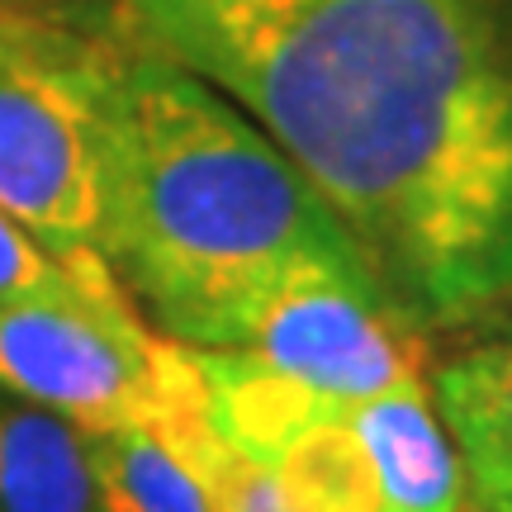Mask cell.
Masks as SVG:
<instances>
[{"label": "cell", "instance_id": "cell-6", "mask_svg": "<svg viewBox=\"0 0 512 512\" xmlns=\"http://www.w3.org/2000/svg\"><path fill=\"white\" fill-rule=\"evenodd\" d=\"M375 475L380 512H479L470 475L437 413L432 384L394 389L342 408Z\"/></svg>", "mask_w": 512, "mask_h": 512}, {"label": "cell", "instance_id": "cell-4", "mask_svg": "<svg viewBox=\"0 0 512 512\" xmlns=\"http://www.w3.org/2000/svg\"><path fill=\"white\" fill-rule=\"evenodd\" d=\"M166 342L133 299H10L0 304V394L53 408L86 432L147 427Z\"/></svg>", "mask_w": 512, "mask_h": 512}, {"label": "cell", "instance_id": "cell-12", "mask_svg": "<svg viewBox=\"0 0 512 512\" xmlns=\"http://www.w3.org/2000/svg\"><path fill=\"white\" fill-rule=\"evenodd\" d=\"M10 299H128L105 256L62 261L0 209V304Z\"/></svg>", "mask_w": 512, "mask_h": 512}, {"label": "cell", "instance_id": "cell-10", "mask_svg": "<svg viewBox=\"0 0 512 512\" xmlns=\"http://www.w3.org/2000/svg\"><path fill=\"white\" fill-rule=\"evenodd\" d=\"M100 512H214L204 479L147 427L91 432Z\"/></svg>", "mask_w": 512, "mask_h": 512}, {"label": "cell", "instance_id": "cell-2", "mask_svg": "<svg viewBox=\"0 0 512 512\" xmlns=\"http://www.w3.org/2000/svg\"><path fill=\"white\" fill-rule=\"evenodd\" d=\"M100 256L185 347H242L304 266L366 261L299 166L219 86L143 43H95Z\"/></svg>", "mask_w": 512, "mask_h": 512}, {"label": "cell", "instance_id": "cell-15", "mask_svg": "<svg viewBox=\"0 0 512 512\" xmlns=\"http://www.w3.org/2000/svg\"><path fill=\"white\" fill-rule=\"evenodd\" d=\"M494 512H512V494H508V503H503V508H494Z\"/></svg>", "mask_w": 512, "mask_h": 512}, {"label": "cell", "instance_id": "cell-3", "mask_svg": "<svg viewBox=\"0 0 512 512\" xmlns=\"http://www.w3.org/2000/svg\"><path fill=\"white\" fill-rule=\"evenodd\" d=\"M0 209L62 261L100 256L95 38L0 19Z\"/></svg>", "mask_w": 512, "mask_h": 512}, {"label": "cell", "instance_id": "cell-8", "mask_svg": "<svg viewBox=\"0 0 512 512\" xmlns=\"http://www.w3.org/2000/svg\"><path fill=\"white\" fill-rule=\"evenodd\" d=\"M195 366L204 380L209 427L233 451L266 465H275V456L313 422L342 413L242 347H195Z\"/></svg>", "mask_w": 512, "mask_h": 512}, {"label": "cell", "instance_id": "cell-5", "mask_svg": "<svg viewBox=\"0 0 512 512\" xmlns=\"http://www.w3.org/2000/svg\"><path fill=\"white\" fill-rule=\"evenodd\" d=\"M242 351L332 408L394 389H427V332L413 328L370 271L304 266L256 309Z\"/></svg>", "mask_w": 512, "mask_h": 512}, {"label": "cell", "instance_id": "cell-1", "mask_svg": "<svg viewBox=\"0 0 512 512\" xmlns=\"http://www.w3.org/2000/svg\"><path fill=\"white\" fill-rule=\"evenodd\" d=\"M252 114L422 332L512 304V0H133Z\"/></svg>", "mask_w": 512, "mask_h": 512}, {"label": "cell", "instance_id": "cell-7", "mask_svg": "<svg viewBox=\"0 0 512 512\" xmlns=\"http://www.w3.org/2000/svg\"><path fill=\"white\" fill-rule=\"evenodd\" d=\"M432 399L456 437L479 512L512 494V332L451 356L432 380Z\"/></svg>", "mask_w": 512, "mask_h": 512}, {"label": "cell", "instance_id": "cell-9", "mask_svg": "<svg viewBox=\"0 0 512 512\" xmlns=\"http://www.w3.org/2000/svg\"><path fill=\"white\" fill-rule=\"evenodd\" d=\"M0 512H100L91 432L0 394Z\"/></svg>", "mask_w": 512, "mask_h": 512}, {"label": "cell", "instance_id": "cell-11", "mask_svg": "<svg viewBox=\"0 0 512 512\" xmlns=\"http://www.w3.org/2000/svg\"><path fill=\"white\" fill-rule=\"evenodd\" d=\"M275 479L290 512H380L375 475L342 413L313 422L275 456Z\"/></svg>", "mask_w": 512, "mask_h": 512}, {"label": "cell", "instance_id": "cell-14", "mask_svg": "<svg viewBox=\"0 0 512 512\" xmlns=\"http://www.w3.org/2000/svg\"><path fill=\"white\" fill-rule=\"evenodd\" d=\"M0 5H43V0H0Z\"/></svg>", "mask_w": 512, "mask_h": 512}, {"label": "cell", "instance_id": "cell-13", "mask_svg": "<svg viewBox=\"0 0 512 512\" xmlns=\"http://www.w3.org/2000/svg\"><path fill=\"white\" fill-rule=\"evenodd\" d=\"M185 465L204 479L214 512H290V503H285V494H280V479H275L271 465L233 451L219 432L204 441Z\"/></svg>", "mask_w": 512, "mask_h": 512}]
</instances>
